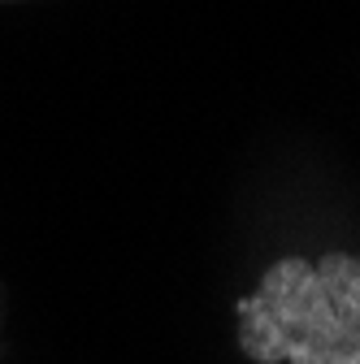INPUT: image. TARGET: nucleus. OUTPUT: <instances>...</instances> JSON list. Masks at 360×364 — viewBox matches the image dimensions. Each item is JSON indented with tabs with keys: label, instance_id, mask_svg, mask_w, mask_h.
I'll use <instances>...</instances> for the list:
<instances>
[{
	"label": "nucleus",
	"instance_id": "1",
	"mask_svg": "<svg viewBox=\"0 0 360 364\" xmlns=\"http://www.w3.org/2000/svg\"><path fill=\"white\" fill-rule=\"evenodd\" d=\"M239 347L256 364H360V256H287L239 299Z\"/></svg>",
	"mask_w": 360,
	"mask_h": 364
}]
</instances>
